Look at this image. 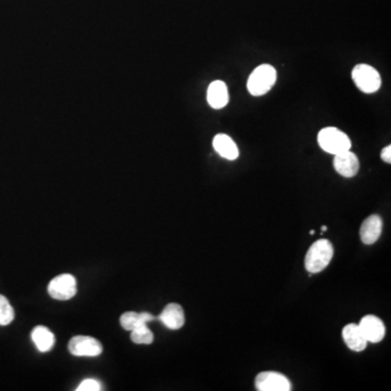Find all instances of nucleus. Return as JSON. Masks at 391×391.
Returning a JSON list of instances; mask_svg holds the SVG:
<instances>
[{
	"label": "nucleus",
	"instance_id": "obj_15",
	"mask_svg": "<svg viewBox=\"0 0 391 391\" xmlns=\"http://www.w3.org/2000/svg\"><path fill=\"white\" fill-rule=\"evenodd\" d=\"M32 340L40 352H48L55 346V335L46 326H36L32 331Z\"/></svg>",
	"mask_w": 391,
	"mask_h": 391
},
{
	"label": "nucleus",
	"instance_id": "obj_12",
	"mask_svg": "<svg viewBox=\"0 0 391 391\" xmlns=\"http://www.w3.org/2000/svg\"><path fill=\"white\" fill-rule=\"evenodd\" d=\"M342 338L346 342L347 347L352 351L361 352L367 348V339L362 334L361 329H360L358 324H348L342 329Z\"/></svg>",
	"mask_w": 391,
	"mask_h": 391
},
{
	"label": "nucleus",
	"instance_id": "obj_3",
	"mask_svg": "<svg viewBox=\"0 0 391 391\" xmlns=\"http://www.w3.org/2000/svg\"><path fill=\"white\" fill-rule=\"evenodd\" d=\"M317 142L325 152L334 156L351 149L352 146L348 135L336 127H325L319 131Z\"/></svg>",
	"mask_w": 391,
	"mask_h": 391
},
{
	"label": "nucleus",
	"instance_id": "obj_5",
	"mask_svg": "<svg viewBox=\"0 0 391 391\" xmlns=\"http://www.w3.org/2000/svg\"><path fill=\"white\" fill-rule=\"evenodd\" d=\"M76 292V279L71 274L58 275L48 285V294L56 300L72 299Z\"/></svg>",
	"mask_w": 391,
	"mask_h": 391
},
{
	"label": "nucleus",
	"instance_id": "obj_16",
	"mask_svg": "<svg viewBox=\"0 0 391 391\" xmlns=\"http://www.w3.org/2000/svg\"><path fill=\"white\" fill-rule=\"evenodd\" d=\"M155 317L147 312L136 313V312H126L121 315V326L125 331H132L133 329L138 328L142 325L147 324L149 322L153 321Z\"/></svg>",
	"mask_w": 391,
	"mask_h": 391
},
{
	"label": "nucleus",
	"instance_id": "obj_22",
	"mask_svg": "<svg viewBox=\"0 0 391 391\" xmlns=\"http://www.w3.org/2000/svg\"><path fill=\"white\" fill-rule=\"evenodd\" d=\"M310 235H314V231L312 229L311 232H310Z\"/></svg>",
	"mask_w": 391,
	"mask_h": 391
},
{
	"label": "nucleus",
	"instance_id": "obj_19",
	"mask_svg": "<svg viewBox=\"0 0 391 391\" xmlns=\"http://www.w3.org/2000/svg\"><path fill=\"white\" fill-rule=\"evenodd\" d=\"M101 390V385L96 379H85L81 383L76 391H99Z\"/></svg>",
	"mask_w": 391,
	"mask_h": 391
},
{
	"label": "nucleus",
	"instance_id": "obj_20",
	"mask_svg": "<svg viewBox=\"0 0 391 391\" xmlns=\"http://www.w3.org/2000/svg\"><path fill=\"white\" fill-rule=\"evenodd\" d=\"M381 159L383 161L386 163H391V146L388 144L387 147H385L384 149L381 150Z\"/></svg>",
	"mask_w": 391,
	"mask_h": 391
},
{
	"label": "nucleus",
	"instance_id": "obj_13",
	"mask_svg": "<svg viewBox=\"0 0 391 391\" xmlns=\"http://www.w3.org/2000/svg\"><path fill=\"white\" fill-rule=\"evenodd\" d=\"M159 319L167 328L173 329V331L182 328L185 324L184 310L180 304H167L163 313L160 314Z\"/></svg>",
	"mask_w": 391,
	"mask_h": 391
},
{
	"label": "nucleus",
	"instance_id": "obj_1",
	"mask_svg": "<svg viewBox=\"0 0 391 391\" xmlns=\"http://www.w3.org/2000/svg\"><path fill=\"white\" fill-rule=\"evenodd\" d=\"M334 257V247L329 240H319L312 244L306 254L304 265L310 274H317L328 267Z\"/></svg>",
	"mask_w": 391,
	"mask_h": 391
},
{
	"label": "nucleus",
	"instance_id": "obj_4",
	"mask_svg": "<svg viewBox=\"0 0 391 391\" xmlns=\"http://www.w3.org/2000/svg\"><path fill=\"white\" fill-rule=\"evenodd\" d=\"M351 75L356 88L365 94H374L381 88V74L371 65L364 63L356 65Z\"/></svg>",
	"mask_w": 391,
	"mask_h": 391
},
{
	"label": "nucleus",
	"instance_id": "obj_18",
	"mask_svg": "<svg viewBox=\"0 0 391 391\" xmlns=\"http://www.w3.org/2000/svg\"><path fill=\"white\" fill-rule=\"evenodd\" d=\"M15 319V311L7 298L0 294V326H6L10 324Z\"/></svg>",
	"mask_w": 391,
	"mask_h": 391
},
{
	"label": "nucleus",
	"instance_id": "obj_8",
	"mask_svg": "<svg viewBox=\"0 0 391 391\" xmlns=\"http://www.w3.org/2000/svg\"><path fill=\"white\" fill-rule=\"evenodd\" d=\"M358 325L367 342H372V344L381 342L386 335V327H385L384 323L375 315H365Z\"/></svg>",
	"mask_w": 391,
	"mask_h": 391
},
{
	"label": "nucleus",
	"instance_id": "obj_14",
	"mask_svg": "<svg viewBox=\"0 0 391 391\" xmlns=\"http://www.w3.org/2000/svg\"><path fill=\"white\" fill-rule=\"evenodd\" d=\"M213 148L221 157L229 161H234L240 157V149L237 147L236 142L226 134H217L213 138Z\"/></svg>",
	"mask_w": 391,
	"mask_h": 391
},
{
	"label": "nucleus",
	"instance_id": "obj_21",
	"mask_svg": "<svg viewBox=\"0 0 391 391\" xmlns=\"http://www.w3.org/2000/svg\"><path fill=\"white\" fill-rule=\"evenodd\" d=\"M322 232H325V231H327V226H322Z\"/></svg>",
	"mask_w": 391,
	"mask_h": 391
},
{
	"label": "nucleus",
	"instance_id": "obj_9",
	"mask_svg": "<svg viewBox=\"0 0 391 391\" xmlns=\"http://www.w3.org/2000/svg\"><path fill=\"white\" fill-rule=\"evenodd\" d=\"M333 165H334L337 173L347 178H351L359 172V159L351 150H347V151L340 152L338 155H335Z\"/></svg>",
	"mask_w": 391,
	"mask_h": 391
},
{
	"label": "nucleus",
	"instance_id": "obj_11",
	"mask_svg": "<svg viewBox=\"0 0 391 391\" xmlns=\"http://www.w3.org/2000/svg\"><path fill=\"white\" fill-rule=\"evenodd\" d=\"M207 99L210 107L217 110L223 109L229 101L226 84L223 81L212 82L208 88Z\"/></svg>",
	"mask_w": 391,
	"mask_h": 391
},
{
	"label": "nucleus",
	"instance_id": "obj_2",
	"mask_svg": "<svg viewBox=\"0 0 391 391\" xmlns=\"http://www.w3.org/2000/svg\"><path fill=\"white\" fill-rule=\"evenodd\" d=\"M277 74L274 67L261 65L254 69L248 78V92L254 97L265 95L276 83Z\"/></svg>",
	"mask_w": 391,
	"mask_h": 391
},
{
	"label": "nucleus",
	"instance_id": "obj_6",
	"mask_svg": "<svg viewBox=\"0 0 391 391\" xmlns=\"http://www.w3.org/2000/svg\"><path fill=\"white\" fill-rule=\"evenodd\" d=\"M256 388L259 391H290L292 383L277 372H262L256 377Z\"/></svg>",
	"mask_w": 391,
	"mask_h": 391
},
{
	"label": "nucleus",
	"instance_id": "obj_7",
	"mask_svg": "<svg viewBox=\"0 0 391 391\" xmlns=\"http://www.w3.org/2000/svg\"><path fill=\"white\" fill-rule=\"evenodd\" d=\"M69 351L75 356H98L103 352V346L97 339L80 335L69 342Z\"/></svg>",
	"mask_w": 391,
	"mask_h": 391
},
{
	"label": "nucleus",
	"instance_id": "obj_10",
	"mask_svg": "<svg viewBox=\"0 0 391 391\" xmlns=\"http://www.w3.org/2000/svg\"><path fill=\"white\" fill-rule=\"evenodd\" d=\"M383 222L381 217L373 215L364 221L360 227V237L363 244H373L378 240L381 237Z\"/></svg>",
	"mask_w": 391,
	"mask_h": 391
},
{
	"label": "nucleus",
	"instance_id": "obj_17",
	"mask_svg": "<svg viewBox=\"0 0 391 391\" xmlns=\"http://www.w3.org/2000/svg\"><path fill=\"white\" fill-rule=\"evenodd\" d=\"M153 338L155 337H153L152 331L148 328L147 324L142 325L131 331V339L135 344H150L153 342Z\"/></svg>",
	"mask_w": 391,
	"mask_h": 391
}]
</instances>
